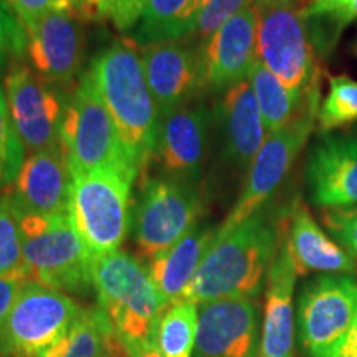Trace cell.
I'll list each match as a JSON object with an SVG mask.
<instances>
[{
    "instance_id": "1",
    "label": "cell",
    "mask_w": 357,
    "mask_h": 357,
    "mask_svg": "<svg viewBox=\"0 0 357 357\" xmlns=\"http://www.w3.org/2000/svg\"><path fill=\"white\" fill-rule=\"evenodd\" d=\"M288 217L263 207L227 234L218 235L190 280L182 301L255 300L278 250Z\"/></svg>"
},
{
    "instance_id": "2",
    "label": "cell",
    "mask_w": 357,
    "mask_h": 357,
    "mask_svg": "<svg viewBox=\"0 0 357 357\" xmlns=\"http://www.w3.org/2000/svg\"><path fill=\"white\" fill-rule=\"evenodd\" d=\"M93 83L113 118L128 162L136 177L154 158L160 113L147 86L136 43L121 40L93 58Z\"/></svg>"
},
{
    "instance_id": "3",
    "label": "cell",
    "mask_w": 357,
    "mask_h": 357,
    "mask_svg": "<svg viewBox=\"0 0 357 357\" xmlns=\"http://www.w3.org/2000/svg\"><path fill=\"white\" fill-rule=\"evenodd\" d=\"M124 169L71 172L68 217L93 260L121 250L131 223V187Z\"/></svg>"
},
{
    "instance_id": "4",
    "label": "cell",
    "mask_w": 357,
    "mask_h": 357,
    "mask_svg": "<svg viewBox=\"0 0 357 357\" xmlns=\"http://www.w3.org/2000/svg\"><path fill=\"white\" fill-rule=\"evenodd\" d=\"M17 213L30 280L66 294H86L93 288L95 260L75 230L68 213Z\"/></svg>"
},
{
    "instance_id": "5",
    "label": "cell",
    "mask_w": 357,
    "mask_h": 357,
    "mask_svg": "<svg viewBox=\"0 0 357 357\" xmlns=\"http://www.w3.org/2000/svg\"><path fill=\"white\" fill-rule=\"evenodd\" d=\"M93 288L101 311L123 341L151 339L167 307L147 266L123 250L95 260Z\"/></svg>"
},
{
    "instance_id": "6",
    "label": "cell",
    "mask_w": 357,
    "mask_h": 357,
    "mask_svg": "<svg viewBox=\"0 0 357 357\" xmlns=\"http://www.w3.org/2000/svg\"><path fill=\"white\" fill-rule=\"evenodd\" d=\"M258 13L257 56L288 89L307 91L321 79L305 10L276 3H253Z\"/></svg>"
},
{
    "instance_id": "7",
    "label": "cell",
    "mask_w": 357,
    "mask_h": 357,
    "mask_svg": "<svg viewBox=\"0 0 357 357\" xmlns=\"http://www.w3.org/2000/svg\"><path fill=\"white\" fill-rule=\"evenodd\" d=\"M357 319V280L321 275L298 298L296 333L306 357H339Z\"/></svg>"
},
{
    "instance_id": "8",
    "label": "cell",
    "mask_w": 357,
    "mask_h": 357,
    "mask_svg": "<svg viewBox=\"0 0 357 357\" xmlns=\"http://www.w3.org/2000/svg\"><path fill=\"white\" fill-rule=\"evenodd\" d=\"M61 137L71 172L111 167L132 172L118 129L96 91L89 71L79 79L66 105Z\"/></svg>"
},
{
    "instance_id": "9",
    "label": "cell",
    "mask_w": 357,
    "mask_h": 357,
    "mask_svg": "<svg viewBox=\"0 0 357 357\" xmlns=\"http://www.w3.org/2000/svg\"><path fill=\"white\" fill-rule=\"evenodd\" d=\"M202 213L204 204L194 182L167 176L146 181L132 222L139 255L149 261L166 252L199 225Z\"/></svg>"
},
{
    "instance_id": "10",
    "label": "cell",
    "mask_w": 357,
    "mask_h": 357,
    "mask_svg": "<svg viewBox=\"0 0 357 357\" xmlns=\"http://www.w3.org/2000/svg\"><path fill=\"white\" fill-rule=\"evenodd\" d=\"M82 311L66 293L25 281L0 328V356L37 357L68 331Z\"/></svg>"
},
{
    "instance_id": "11",
    "label": "cell",
    "mask_w": 357,
    "mask_h": 357,
    "mask_svg": "<svg viewBox=\"0 0 357 357\" xmlns=\"http://www.w3.org/2000/svg\"><path fill=\"white\" fill-rule=\"evenodd\" d=\"M319 102H312L287 126L268 134L266 141L250 164L240 197L218 229V235L235 229L253 213L261 211L273 197L316 129Z\"/></svg>"
},
{
    "instance_id": "12",
    "label": "cell",
    "mask_w": 357,
    "mask_h": 357,
    "mask_svg": "<svg viewBox=\"0 0 357 357\" xmlns=\"http://www.w3.org/2000/svg\"><path fill=\"white\" fill-rule=\"evenodd\" d=\"M7 106L22 144L30 154L63 149L65 108L55 89L20 60H12L3 77Z\"/></svg>"
},
{
    "instance_id": "13",
    "label": "cell",
    "mask_w": 357,
    "mask_h": 357,
    "mask_svg": "<svg viewBox=\"0 0 357 357\" xmlns=\"http://www.w3.org/2000/svg\"><path fill=\"white\" fill-rule=\"evenodd\" d=\"M194 357H258L255 300L229 298L197 305Z\"/></svg>"
},
{
    "instance_id": "14",
    "label": "cell",
    "mask_w": 357,
    "mask_h": 357,
    "mask_svg": "<svg viewBox=\"0 0 357 357\" xmlns=\"http://www.w3.org/2000/svg\"><path fill=\"white\" fill-rule=\"evenodd\" d=\"M306 184L321 208L357 207V136L323 134L306 159Z\"/></svg>"
},
{
    "instance_id": "15",
    "label": "cell",
    "mask_w": 357,
    "mask_h": 357,
    "mask_svg": "<svg viewBox=\"0 0 357 357\" xmlns=\"http://www.w3.org/2000/svg\"><path fill=\"white\" fill-rule=\"evenodd\" d=\"M142 68L160 116L187 105L205 88L202 48L181 40L142 47Z\"/></svg>"
},
{
    "instance_id": "16",
    "label": "cell",
    "mask_w": 357,
    "mask_h": 357,
    "mask_svg": "<svg viewBox=\"0 0 357 357\" xmlns=\"http://www.w3.org/2000/svg\"><path fill=\"white\" fill-rule=\"evenodd\" d=\"M211 113L204 105H187L160 116L154 158L167 177L197 181L207 153Z\"/></svg>"
},
{
    "instance_id": "17",
    "label": "cell",
    "mask_w": 357,
    "mask_h": 357,
    "mask_svg": "<svg viewBox=\"0 0 357 357\" xmlns=\"http://www.w3.org/2000/svg\"><path fill=\"white\" fill-rule=\"evenodd\" d=\"M26 55L47 83L68 84L83 60V32L77 15L52 12L26 26Z\"/></svg>"
},
{
    "instance_id": "18",
    "label": "cell",
    "mask_w": 357,
    "mask_h": 357,
    "mask_svg": "<svg viewBox=\"0 0 357 357\" xmlns=\"http://www.w3.org/2000/svg\"><path fill=\"white\" fill-rule=\"evenodd\" d=\"M257 25L255 6L243 8L220 26L202 47L205 88L227 89L248 79L257 65Z\"/></svg>"
},
{
    "instance_id": "19",
    "label": "cell",
    "mask_w": 357,
    "mask_h": 357,
    "mask_svg": "<svg viewBox=\"0 0 357 357\" xmlns=\"http://www.w3.org/2000/svg\"><path fill=\"white\" fill-rule=\"evenodd\" d=\"M288 223V220H287ZM296 268L289 255L287 227L266 275L265 310L258 357H294L293 293L296 287Z\"/></svg>"
},
{
    "instance_id": "20",
    "label": "cell",
    "mask_w": 357,
    "mask_h": 357,
    "mask_svg": "<svg viewBox=\"0 0 357 357\" xmlns=\"http://www.w3.org/2000/svg\"><path fill=\"white\" fill-rule=\"evenodd\" d=\"M71 171L65 149L40 151L25 158L10 190L17 211L37 215L68 213Z\"/></svg>"
},
{
    "instance_id": "21",
    "label": "cell",
    "mask_w": 357,
    "mask_h": 357,
    "mask_svg": "<svg viewBox=\"0 0 357 357\" xmlns=\"http://www.w3.org/2000/svg\"><path fill=\"white\" fill-rule=\"evenodd\" d=\"M289 255L298 276L307 273L357 275V263L321 229L303 200L291 204L287 223Z\"/></svg>"
},
{
    "instance_id": "22",
    "label": "cell",
    "mask_w": 357,
    "mask_h": 357,
    "mask_svg": "<svg viewBox=\"0 0 357 357\" xmlns=\"http://www.w3.org/2000/svg\"><path fill=\"white\" fill-rule=\"evenodd\" d=\"M220 121L225 142V158L238 169L250 167L266 141L268 131L248 79L223 93Z\"/></svg>"
},
{
    "instance_id": "23",
    "label": "cell",
    "mask_w": 357,
    "mask_h": 357,
    "mask_svg": "<svg viewBox=\"0 0 357 357\" xmlns=\"http://www.w3.org/2000/svg\"><path fill=\"white\" fill-rule=\"evenodd\" d=\"M217 234L218 229L197 225L176 245L147 263L151 278L167 306L182 301L205 253L215 242Z\"/></svg>"
},
{
    "instance_id": "24",
    "label": "cell",
    "mask_w": 357,
    "mask_h": 357,
    "mask_svg": "<svg viewBox=\"0 0 357 357\" xmlns=\"http://www.w3.org/2000/svg\"><path fill=\"white\" fill-rule=\"evenodd\" d=\"M248 82L255 93L268 134L284 128L293 119H296L307 106L321 101V79L307 91H291L260 61L253 66Z\"/></svg>"
},
{
    "instance_id": "25",
    "label": "cell",
    "mask_w": 357,
    "mask_h": 357,
    "mask_svg": "<svg viewBox=\"0 0 357 357\" xmlns=\"http://www.w3.org/2000/svg\"><path fill=\"white\" fill-rule=\"evenodd\" d=\"M205 0H147L134 42L141 47L194 35Z\"/></svg>"
},
{
    "instance_id": "26",
    "label": "cell",
    "mask_w": 357,
    "mask_h": 357,
    "mask_svg": "<svg viewBox=\"0 0 357 357\" xmlns=\"http://www.w3.org/2000/svg\"><path fill=\"white\" fill-rule=\"evenodd\" d=\"M197 305H169L154 326L151 341L164 357H192L197 337Z\"/></svg>"
},
{
    "instance_id": "27",
    "label": "cell",
    "mask_w": 357,
    "mask_h": 357,
    "mask_svg": "<svg viewBox=\"0 0 357 357\" xmlns=\"http://www.w3.org/2000/svg\"><path fill=\"white\" fill-rule=\"evenodd\" d=\"M111 323L101 307H83L78 319L37 357H100Z\"/></svg>"
},
{
    "instance_id": "28",
    "label": "cell",
    "mask_w": 357,
    "mask_h": 357,
    "mask_svg": "<svg viewBox=\"0 0 357 357\" xmlns=\"http://www.w3.org/2000/svg\"><path fill=\"white\" fill-rule=\"evenodd\" d=\"M316 52L328 55L336 47L339 35L357 20V0H323L305 10Z\"/></svg>"
},
{
    "instance_id": "29",
    "label": "cell",
    "mask_w": 357,
    "mask_h": 357,
    "mask_svg": "<svg viewBox=\"0 0 357 357\" xmlns=\"http://www.w3.org/2000/svg\"><path fill=\"white\" fill-rule=\"evenodd\" d=\"M319 132L329 134L336 129L357 123V82L347 75L329 77V91L318 109Z\"/></svg>"
},
{
    "instance_id": "30",
    "label": "cell",
    "mask_w": 357,
    "mask_h": 357,
    "mask_svg": "<svg viewBox=\"0 0 357 357\" xmlns=\"http://www.w3.org/2000/svg\"><path fill=\"white\" fill-rule=\"evenodd\" d=\"M0 276H25L30 280L24 261L19 213L10 192L0 194Z\"/></svg>"
},
{
    "instance_id": "31",
    "label": "cell",
    "mask_w": 357,
    "mask_h": 357,
    "mask_svg": "<svg viewBox=\"0 0 357 357\" xmlns=\"http://www.w3.org/2000/svg\"><path fill=\"white\" fill-rule=\"evenodd\" d=\"M6 58H0V190L15 182L25 160V147L8 113L2 68Z\"/></svg>"
},
{
    "instance_id": "32",
    "label": "cell",
    "mask_w": 357,
    "mask_h": 357,
    "mask_svg": "<svg viewBox=\"0 0 357 357\" xmlns=\"http://www.w3.org/2000/svg\"><path fill=\"white\" fill-rule=\"evenodd\" d=\"M252 3V0H205L194 37L204 47L220 26L225 25L231 17H235L236 13H240Z\"/></svg>"
},
{
    "instance_id": "33",
    "label": "cell",
    "mask_w": 357,
    "mask_h": 357,
    "mask_svg": "<svg viewBox=\"0 0 357 357\" xmlns=\"http://www.w3.org/2000/svg\"><path fill=\"white\" fill-rule=\"evenodd\" d=\"M26 52V32L19 17L8 6L7 0H0V58H19Z\"/></svg>"
},
{
    "instance_id": "34",
    "label": "cell",
    "mask_w": 357,
    "mask_h": 357,
    "mask_svg": "<svg viewBox=\"0 0 357 357\" xmlns=\"http://www.w3.org/2000/svg\"><path fill=\"white\" fill-rule=\"evenodd\" d=\"M324 227L334 240L357 261V207L326 208L323 211Z\"/></svg>"
},
{
    "instance_id": "35",
    "label": "cell",
    "mask_w": 357,
    "mask_h": 357,
    "mask_svg": "<svg viewBox=\"0 0 357 357\" xmlns=\"http://www.w3.org/2000/svg\"><path fill=\"white\" fill-rule=\"evenodd\" d=\"M7 2L25 29L40 17L52 12H70L77 15L73 0H7Z\"/></svg>"
},
{
    "instance_id": "36",
    "label": "cell",
    "mask_w": 357,
    "mask_h": 357,
    "mask_svg": "<svg viewBox=\"0 0 357 357\" xmlns=\"http://www.w3.org/2000/svg\"><path fill=\"white\" fill-rule=\"evenodd\" d=\"M147 0H109V19L119 30L126 32L136 26Z\"/></svg>"
},
{
    "instance_id": "37",
    "label": "cell",
    "mask_w": 357,
    "mask_h": 357,
    "mask_svg": "<svg viewBox=\"0 0 357 357\" xmlns=\"http://www.w3.org/2000/svg\"><path fill=\"white\" fill-rule=\"evenodd\" d=\"M25 281H29L25 276H0V328L6 323Z\"/></svg>"
},
{
    "instance_id": "38",
    "label": "cell",
    "mask_w": 357,
    "mask_h": 357,
    "mask_svg": "<svg viewBox=\"0 0 357 357\" xmlns=\"http://www.w3.org/2000/svg\"><path fill=\"white\" fill-rule=\"evenodd\" d=\"M77 17L89 22H102L109 17V0H75Z\"/></svg>"
},
{
    "instance_id": "39",
    "label": "cell",
    "mask_w": 357,
    "mask_h": 357,
    "mask_svg": "<svg viewBox=\"0 0 357 357\" xmlns=\"http://www.w3.org/2000/svg\"><path fill=\"white\" fill-rule=\"evenodd\" d=\"M100 357H132L126 349V346H124V342L119 339V336L114 333V329L111 328V326L105 334V342H102Z\"/></svg>"
},
{
    "instance_id": "40",
    "label": "cell",
    "mask_w": 357,
    "mask_h": 357,
    "mask_svg": "<svg viewBox=\"0 0 357 357\" xmlns=\"http://www.w3.org/2000/svg\"><path fill=\"white\" fill-rule=\"evenodd\" d=\"M123 342L124 346H126V349L129 351V354L132 357H164L151 339H142V341H123Z\"/></svg>"
},
{
    "instance_id": "41",
    "label": "cell",
    "mask_w": 357,
    "mask_h": 357,
    "mask_svg": "<svg viewBox=\"0 0 357 357\" xmlns=\"http://www.w3.org/2000/svg\"><path fill=\"white\" fill-rule=\"evenodd\" d=\"M339 357H357V319L354 326H352L349 336H347L344 346Z\"/></svg>"
},
{
    "instance_id": "42",
    "label": "cell",
    "mask_w": 357,
    "mask_h": 357,
    "mask_svg": "<svg viewBox=\"0 0 357 357\" xmlns=\"http://www.w3.org/2000/svg\"><path fill=\"white\" fill-rule=\"evenodd\" d=\"M253 3H276V6H289L300 10H306L311 6V0H252Z\"/></svg>"
},
{
    "instance_id": "43",
    "label": "cell",
    "mask_w": 357,
    "mask_h": 357,
    "mask_svg": "<svg viewBox=\"0 0 357 357\" xmlns=\"http://www.w3.org/2000/svg\"><path fill=\"white\" fill-rule=\"evenodd\" d=\"M318 2H323V0H311V6L312 3H318Z\"/></svg>"
},
{
    "instance_id": "44",
    "label": "cell",
    "mask_w": 357,
    "mask_h": 357,
    "mask_svg": "<svg viewBox=\"0 0 357 357\" xmlns=\"http://www.w3.org/2000/svg\"><path fill=\"white\" fill-rule=\"evenodd\" d=\"M354 136H357V124H356V129H354Z\"/></svg>"
},
{
    "instance_id": "45",
    "label": "cell",
    "mask_w": 357,
    "mask_h": 357,
    "mask_svg": "<svg viewBox=\"0 0 357 357\" xmlns=\"http://www.w3.org/2000/svg\"><path fill=\"white\" fill-rule=\"evenodd\" d=\"M356 55H357V45H356Z\"/></svg>"
},
{
    "instance_id": "46",
    "label": "cell",
    "mask_w": 357,
    "mask_h": 357,
    "mask_svg": "<svg viewBox=\"0 0 357 357\" xmlns=\"http://www.w3.org/2000/svg\"><path fill=\"white\" fill-rule=\"evenodd\" d=\"M73 2H75V0H73Z\"/></svg>"
}]
</instances>
